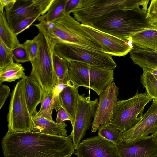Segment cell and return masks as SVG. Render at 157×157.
I'll list each match as a JSON object with an SVG mask.
<instances>
[{"instance_id":"6da1fadb","label":"cell","mask_w":157,"mask_h":157,"mask_svg":"<svg viewBox=\"0 0 157 157\" xmlns=\"http://www.w3.org/2000/svg\"><path fill=\"white\" fill-rule=\"evenodd\" d=\"M1 145L4 157H71L75 150L71 135L59 136L32 132H7Z\"/></svg>"},{"instance_id":"7a4b0ae2","label":"cell","mask_w":157,"mask_h":157,"mask_svg":"<svg viewBox=\"0 0 157 157\" xmlns=\"http://www.w3.org/2000/svg\"><path fill=\"white\" fill-rule=\"evenodd\" d=\"M147 10H118L98 19L90 26L128 43L131 36L137 33L152 28L146 19Z\"/></svg>"},{"instance_id":"3957f363","label":"cell","mask_w":157,"mask_h":157,"mask_svg":"<svg viewBox=\"0 0 157 157\" xmlns=\"http://www.w3.org/2000/svg\"><path fill=\"white\" fill-rule=\"evenodd\" d=\"M41 33L56 43L63 42L98 51L100 45L82 28L81 23L70 13H65L51 22L32 25Z\"/></svg>"},{"instance_id":"277c9868","label":"cell","mask_w":157,"mask_h":157,"mask_svg":"<svg viewBox=\"0 0 157 157\" xmlns=\"http://www.w3.org/2000/svg\"><path fill=\"white\" fill-rule=\"evenodd\" d=\"M149 0H80L72 11L81 24L90 26L98 19L118 10L146 9Z\"/></svg>"},{"instance_id":"5b68a950","label":"cell","mask_w":157,"mask_h":157,"mask_svg":"<svg viewBox=\"0 0 157 157\" xmlns=\"http://www.w3.org/2000/svg\"><path fill=\"white\" fill-rule=\"evenodd\" d=\"M36 36L39 43V50L36 57L30 62L32 69L30 75L41 86L44 96L53 91L57 84L52 60L56 42L41 33Z\"/></svg>"},{"instance_id":"8992f818","label":"cell","mask_w":157,"mask_h":157,"mask_svg":"<svg viewBox=\"0 0 157 157\" xmlns=\"http://www.w3.org/2000/svg\"><path fill=\"white\" fill-rule=\"evenodd\" d=\"M69 62V86L90 89L99 96L113 82V70L99 68L77 61Z\"/></svg>"},{"instance_id":"52a82bcc","label":"cell","mask_w":157,"mask_h":157,"mask_svg":"<svg viewBox=\"0 0 157 157\" xmlns=\"http://www.w3.org/2000/svg\"><path fill=\"white\" fill-rule=\"evenodd\" d=\"M152 99L146 92L139 93L137 90L131 98L118 101L110 123L121 133L128 130L141 119L145 106Z\"/></svg>"},{"instance_id":"ba28073f","label":"cell","mask_w":157,"mask_h":157,"mask_svg":"<svg viewBox=\"0 0 157 157\" xmlns=\"http://www.w3.org/2000/svg\"><path fill=\"white\" fill-rule=\"evenodd\" d=\"M54 52L69 61L82 62L102 69L114 70L117 66L111 55L74 44L56 43Z\"/></svg>"},{"instance_id":"9c48e42d","label":"cell","mask_w":157,"mask_h":157,"mask_svg":"<svg viewBox=\"0 0 157 157\" xmlns=\"http://www.w3.org/2000/svg\"><path fill=\"white\" fill-rule=\"evenodd\" d=\"M32 117L25 100L23 78L17 83L11 94L7 115V132H31Z\"/></svg>"},{"instance_id":"30bf717a","label":"cell","mask_w":157,"mask_h":157,"mask_svg":"<svg viewBox=\"0 0 157 157\" xmlns=\"http://www.w3.org/2000/svg\"><path fill=\"white\" fill-rule=\"evenodd\" d=\"M98 102V98L91 100L85 94L79 95L72 129L71 134L75 150L92 125Z\"/></svg>"},{"instance_id":"8fae6325","label":"cell","mask_w":157,"mask_h":157,"mask_svg":"<svg viewBox=\"0 0 157 157\" xmlns=\"http://www.w3.org/2000/svg\"><path fill=\"white\" fill-rule=\"evenodd\" d=\"M53 0H16L5 7L6 20L13 30L21 21L34 15L40 16L48 10Z\"/></svg>"},{"instance_id":"7c38bea8","label":"cell","mask_w":157,"mask_h":157,"mask_svg":"<svg viewBox=\"0 0 157 157\" xmlns=\"http://www.w3.org/2000/svg\"><path fill=\"white\" fill-rule=\"evenodd\" d=\"M119 88L113 82L99 95L91 131L95 132L102 124L110 123L114 109L118 101Z\"/></svg>"},{"instance_id":"4fadbf2b","label":"cell","mask_w":157,"mask_h":157,"mask_svg":"<svg viewBox=\"0 0 157 157\" xmlns=\"http://www.w3.org/2000/svg\"><path fill=\"white\" fill-rule=\"evenodd\" d=\"M76 150L77 157H119L114 144L98 135L81 141Z\"/></svg>"},{"instance_id":"5bb4252c","label":"cell","mask_w":157,"mask_h":157,"mask_svg":"<svg viewBox=\"0 0 157 157\" xmlns=\"http://www.w3.org/2000/svg\"><path fill=\"white\" fill-rule=\"evenodd\" d=\"M82 28L100 46L102 52L119 57L124 56L133 48L128 43L111 35L81 24Z\"/></svg>"},{"instance_id":"9a60e30c","label":"cell","mask_w":157,"mask_h":157,"mask_svg":"<svg viewBox=\"0 0 157 157\" xmlns=\"http://www.w3.org/2000/svg\"><path fill=\"white\" fill-rule=\"evenodd\" d=\"M114 145L119 157H157V146L151 135L130 141L123 139Z\"/></svg>"},{"instance_id":"2e32d148","label":"cell","mask_w":157,"mask_h":157,"mask_svg":"<svg viewBox=\"0 0 157 157\" xmlns=\"http://www.w3.org/2000/svg\"><path fill=\"white\" fill-rule=\"evenodd\" d=\"M152 100L151 106L141 119L131 128L121 133L125 141L147 137L157 130V100Z\"/></svg>"},{"instance_id":"e0dca14e","label":"cell","mask_w":157,"mask_h":157,"mask_svg":"<svg viewBox=\"0 0 157 157\" xmlns=\"http://www.w3.org/2000/svg\"><path fill=\"white\" fill-rule=\"evenodd\" d=\"M24 79L25 100L29 113L32 117L37 112V105L43 101L44 92L41 86L32 76H26Z\"/></svg>"},{"instance_id":"ac0fdd59","label":"cell","mask_w":157,"mask_h":157,"mask_svg":"<svg viewBox=\"0 0 157 157\" xmlns=\"http://www.w3.org/2000/svg\"><path fill=\"white\" fill-rule=\"evenodd\" d=\"M31 132L59 136H65L68 131L65 122L58 124L54 121L46 118L33 116Z\"/></svg>"},{"instance_id":"d6986e66","label":"cell","mask_w":157,"mask_h":157,"mask_svg":"<svg viewBox=\"0 0 157 157\" xmlns=\"http://www.w3.org/2000/svg\"><path fill=\"white\" fill-rule=\"evenodd\" d=\"M78 88L68 86L65 88L59 95V101L61 107L63 108L71 118L73 126L78 105L79 95Z\"/></svg>"},{"instance_id":"ffe728a7","label":"cell","mask_w":157,"mask_h":157,"mask_svg":"<svg viewBox=\"0 0 157 157\" xmlns=\"http://www.w3.org/2000/svg\"><path fill=\"white\" fill-rule=\"evenodd\" d=\"M130 58L135 64L142 69L157 68V53L154 50L138 48L133 44Z\"/></svg>"},{"instance_id":"44dd1931","label":"cell","mask_w":157,"mask_h":157,"mask_svg":"<svg viewBox=\"0 0 157 157\" xmlns=\"http://www.w3.org/2000/svg\"><path fill=\"white\" fill-rule=\"evenodd\" d=\"M130 37L133 44L138 48L154 51L157 49V27L144 30Z\"/></svg>"},{"instance_id":"7402d4cb","label":"cell","mask_w":157,"mask_h":157,"mask_svg":"<svg viewBox=\"0 0 157 157\" xmlns=\"http://www.w3.org/2000/svg\"><path fill=\"white\" fill-rule=\"evenodd\" d=\"M0 40L11 50L21 44L8 22L4 12H0Z\"/></svg>"},{"instance_id":"603a6c76","label":"cell","mask_w":157,"mask_h":157,"mask_svg":"<svg viewBox=\"0 0 157 157\" xmlns=\"http://www.w3.org/2000/svg\"><path fill=\"white\" fill-rule=\"evenodd\" d=\"M52 60L53 68L57 79V84L63 83L68 85L69 61L59 56L54 52Z\"/></svg>"},{"instance_id":"cb8c5ba5","label":"cell","mask_w":157,"mask_h":157,"mask_svg":"<svg viewBox=\"0 0 157 157\" xmlns=\"http://www.w3.org/2000/svg\"><path fill=\"white\" fill-rule=\"evenodd\" d=\"M22 65L14 62L0 70V84L4 82H10L17 79L24 78L26 76Z\"/></svg>"},{"instance_id":"d4e9b609","label":"cell","mask_w":157,"mask_h":157,"mask_svg":"<svg viewBox=\"0 0 157 157\" xmlns=\"http://www.w3.org/2000/svg\"><path fill=\"white\" fill-rule=\"evenodd\" d=\"M67 0H53L49 9L44 14L37 19L40 22H50L63 16Z\"/></svg>"},{"instance_id":"484cf974","label":"cell","mask_w":157,"mask_h":157,"mask_svg":"<svg viewBox=\"0 0 157 157\" xmlns=\"http://www.w3.org/2000/svg\"><path fill=\"white\" fill-rule=\"evenodd\" d=\"M140 82L146 92L153 99L157 100V79L155 75L144 68Z\"/></svg>"},{"instance_id":"4316f807","label":"cell","mask_w":157,"mask_h":157,"mask_svg":"<svg viewBox=\"0 0 157 157\" xmlns=\"http://www.w3.org/2000/svg\"><path fill=\"white\" fill-rule=\"evenodd\" d=\"M98 130V135L114 144L123 140L121 133L110 123L101 124Z\"/></svg>"},{"instance_id":"83f0119b","label":"cell","mask_w":157,"mask_h":157,"mask_svg":"<svg viewBox=\"0 0 157 157\" xmlns=\"http://www.w3.org/2000/svg\"><path fill=\"white\" fill-rule=\"evenodd\" d=\"M53 96V91L44 95L40 110L35 113L33 116L42 117L53 121L52 115L54 109Z\"/></svg>"},{"instance_id":"f1b7e54d","label":"cell","mask_w":157,"mask_h":157,"mask_svg":"<svg viewBox=\"0 0 157 157\" xmlns=\"http://www.w3.org/2000/svg\"><path fill=\"white\" fill-rule=\"evenodd\" d=\"M13 59L12 50L0 40V70L13 63Z\"/></svg>"},{"instance_id":"f546056e","label":"cell","mask_w":157,"mask_h":157,"mask_svg":"<svg viewBox=\"0 0 157 157\" xmlns=\"http://www.w3.org/2000/svg\"><path fill=\"white\" fill-rule=\"evenodd\" d=\"M21 45L26 51L30 62L36 57L39 48V43L36 36L31 40H26Z\"/></svg>"},{"instance_id":"4dcf8cb0","label":"cell","mask_w":157,"mask_h":157,"mask_svg":"<svg viewBox=\"0 0 157 157\" xmlns=\"http://www.w3.org/2000/svg\"><path fill=\"white\" fill-rule=\"evenodd\" d=\"M40 16L37 15L30 17L22 20L14 27L13 30L17 36L33 25V23Z\"/></svg>"},{"instance_id":"1f68e13d","label":"cell","mask_w":157,"mask_h":157,"mask_svg":"<svg viewBox=\"0 0 157 157\" xmlns=\"http://www.w3.org/2000/svg\"><path fill=\"white\" fill-rule=\"evenodd\" d=\"M146 19L149 24L157 27V0H151L147 8Z\"/></svg>"},{"instance_id":"d6a6232c","label":"cell","mask_w":157,"mask_h":157,"mask_svg":"<svg viewBox=\"0 0 157 157\" xmlns=\"http://www.w3.org/2000/svg\"><path fill=\"white\" fill-rule=\"evenodd\" d=\"M13 59L17 63L30 62L28 54L25 48L21 44L12 49Z\"/></svg>"},{"instance_id":"836d02e7","label":"cell","mask_w":157,"mask_h":157,"mask_svg":"<svg viewBox=\"0 0 157 157\" xmlns=\"http://www.w3.org/2000/svg\"><path fill=\"white\" fill-rule=\"evenodd\" d=\"M68 86V85L63 83L59 84L56 85L53 90L54 109L56 112L61 108L59 101V94L65 88Z\"/></svg>"},{"instance_id":"e575fe53","label":"cell","mask_w":157,"mask_h":157,"mask_svg":"<svg viewBox=\"0 0 157 157\" xmlns=\"http://www.w3.org/2000/svg\"><path fill=\"white\" fill-rule=\"evenodd\" d=\"M10 89L6 85L0 84V109L3 106L8 97Z\"/></svg>"},{"instance_id":"d590c367","label":"cell","mask_w":157,"mask_h":157,"mask_svg":"<svg viewBox=\"0 0 157 157\" xmlns=\"http://www.w3.org/2000/svg\"><path fill=\"white\" fill-rule=\"evenodd\" d=\"M56 119V122L58 124H61L65 121H69L71 123L72 121L66 111L61 107L57 111Z\"/></svg>"},{"instance_id":"8d00e7d4","label":"cell","mask_w":157,"mask_h":157,"mask_svg":"<svg viewBox=\"0 0 157 157\" xmlns=\"http://www.w3.org/2000/svg\"><path fill=\"white\" fill-rule=\"evenodd\" d=\"M80 0H67L66 3L65 13H70L78 5Z\"/></svg>"},{"instance_id":"74e56055","label":"cell","mask_w":157,"mask_h":157,"mask_svg":"<svg viewBox=\"0 0 157 157\" xmlns=\"http://www.w3.org/2000/svg\"><path fill=\"white\" fill-rule=\"evenodd\" d=\"M16 0H0V12L4 13L5 7L16 1Z\"/></svg>"},{"instance_id":"f35d334b","label":"cell","mask_w":157,"mask_h":157,"mask_svg":"<svg viewBox=\"0 0 157 157\" xmlns=\"http://www.w3.org/2000/svg\"><path fill=\"white\" fill-rule=\"evenodd\" d=\"M153 140L157 146V130L154 133L151 134Z\"/></svg>"},{"instance_id":"ab89813d","label":"cell","mask_w":157,"mask_h":157,"mask_svg":"<svg viewBox=\"0 0 157 157\" xmlns=\"http://www.w3.org/2000/svg\"><path fill=\"white\" fill-rule=\"evenodd\" d=\"M153 74L157 76V69H155L146 68Z\"/></svg>"},{"instance_id":"60d3db41","label":"cell","mask_w":157,"mask_h":157,"mask_svg":"<svg viewBox=\"0 0 157 157\" xmlns=\"http://www.w3.org/2000/svg\"><path fill=\"white\" fill-rule=\"evenodd\" d=\"M154 51V52H156V53H157V49L155 51Z\"/></svg>"},{"instance_id":"b9f144b4","label":"cell","mask_w":157,"mask_h":157,"mask_svg":"<svg viewBox=\"0 0 157 157\" xmlns=\"http://www.w3.org/2000/svg\"><path fill=\"white\" fill-rule=\"evenodd\" d=\"M154 75V74H153ZM155 75V76L156 77V78L157 79V76L156 75Z\"/></svg>"},{"instance_id":"7bdbcfd3","label":"cell","mask_w":157,"mask_h":157,"mask_svg":"<svg viewBox=\"0 0 157 157\" xmlns=\"http://www.w3.org/2000/svg\"><path fill=\"white\" fill-rule=\"evenodd\" d=\"M155 69H157V68H155Z\"/></svg>"}]
</instances>
